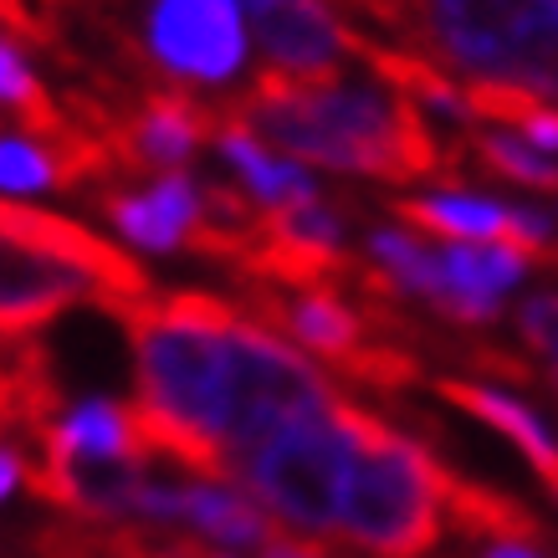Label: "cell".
I'll list each match as a JSON object with an SVG mask.
<instances>
[{"label": "cell", "mask_w": 558, "mask_h": 558, "mask_svg": "<svg viewBox=\"0 0 558 558\" xmlns=\"http://www.w3.org/2000/svg\"><path fill=\"white\" fill-rule=\"evenodd\" d=\"M87 558H201L195 538H154L144 527H83Z\"/></svg>", "instance_id": "17"}, {"label": "cell", "mask_w": 558, "mask_h": 558, "mask_svg": "<svg viewBox=\"0 0 558 558\" xmlns=\"http://www.w3.org/2000/svg\"><path fill=\"white\" fill-rule=\"evenodd\" d=\"M482 558H543L533 543H492Z\"/></svg>", "instance_id": "22"}, {"label": "cell", "mask_w": 558, "mask_h": 558, "mask_svg": "<svg viewBox=\"0 0 558 558\" xmlns=\"http://www.w3.org/2000/svg\"><path fill=\"white\" fill-rule=\"evenodd\" d=\"M400 226H415L425 236L440 241H502L508 226V205L487 201V195H457V190H440V195H400L389 201Z\"/></svg>", "instance_id": "12"}, {"label": "cell", "mask_w": 558, "mask_h": 558, "mask_svg": "<svg viewBox=\"0 0 558 558\" xmlns=\"http://www.w3.org/2000/svg\"><path fill=\"white\" fill-rule=\"evenodd\" d=\"M210 138H216L220 159L241 174V190H246L262 210H292V205L323 201L318 180H313L303 165H292V159H282V154H271L267 144H262L241 119H231L226 108H216V134Z\"/></svg>", "instance_id": "10"}, {"label": "cell", "mask_w": 558, "mask_h": 558, "mask_svg": "<svg viewBox=\"0 0 558 558\" xmlns=\"http://www.w3.org/2000/svg\"><path fill=\"white\" fill-rule=\"evenodd\" d=\"M134 68L165 87H226L246 68L241 0H138L134 26H119Z\"/></svg>", "instance_id": "6"}, {"label": "cell", "mask_w": 558, "mask_h": 558, "mask_svg": "<svg viewBox=\"0 0 558 558\" xmlns=\"http://www.w3.org/2000/svg\"><path fill=\"white\" fill-rule=\"evenodd\" d=\"M461 159H476L487 174H502L512 185H527V190H554L558 195V165L548 154H538L533 144L512 134H497V129H482V134L466 138Z\"/></svg>", "instance_id": "15"}, {"label": "cell", "mask_w": 558, "mask_h": 558, "mask_svg": "<svg viewBox=\"0 0 558 558\" xmlns=\"http://www.w3.org/2000/svg\"><path fill=\"white\" fill-rule=\"evenodd\" d=\"M26 487V446L0 440V502H11V492Z\"/></svg>", "instance_id": "19"}, {"label": "cell", "mask_w": 558, "mask_h": 558, "mask_svg": "<svg viewBox=\"0 0 558 558\" xmlns=\"http://www.w3.org/2000/svg\"><path fill=\"white\" fill-rule=\"evenodd\" d=\"M446 482L451 472L421 440L364 410L333 538L364 558H430L446 533Z\"/></svg>", "instance_id": "4"}, {"label": "cell", "mask_w": 558, "mask_h": 558, "mask_svg": "<svg viewBox=\"0 0 558 558\" xmlns=\"http://www.w3.org/2000/svg\"><path fill=\"white\" fill-rule=\"evenodd\" d=\"M548 216H554V226H558V210H548Z\"/></svg>", "instance_id": "24"}, {"label": "cell", "mask_w": 558, "mask_h": 558, "mask_svg": "<svg viewBox=\"0 0 558 558\" xmlns=\"http://www.w3.org/2000/svg\"><path fill=\"white\" fill-rule=\"evenodd\" d=\"M466 83L558 98V0H328Z\"/></svg>", "instance_id": "2"}, {"label": "cell", "mask_w": 558, "mask_h": 558, "mask_svg": "<svg viewBox=\"0 0 558 558\" xmlns=\"http://www.w3.org/2000/svg\"><path fill=\"white\" fill-rule=\"evenodd\" d=\"M180 523L205 533L216 548H267L282 533L271 512H262V502H252L236 482H216V476L180 482Z\"/></svg>", "instance_id": "11"}, {"label": "cell", "mask_w": 558, "mask_h": 558, "mask_svg": "<svg viewBox=\"0 0 558 558\" xmlns=\"http://www.w3.org/2000/svg\"><path fill=\"white\" fill-rule=\"evenodd\" d=\"M262 558H328L323 548H313V543L303 538H288V533H277V538L262 548Z\"/></svg>", "instance_id": "21"}, {"label": "cell", "mask_w": 558, "mask_h": 558, "mask_svg": "<svg viewBox=\"0 0 558 558\" xmlns=\"http://www.w3.org/2000/svg\"><path fill=\"white\" fill-rule=\"evenodd\" d=\"M226 113L298 165L369 174L389 185L436 180L457 190L466 180L461 149H440L421 108L385 83H364L343 72L333 77L256 72L252 87L236 102H226Z\"/></svg>", "instance_id": "1"}, {"label": "cell", "mask_w": 558, "mask_h": 558, "mask_svg": "<svg viewBox=\"0 0 558 558\" xmlns=\"http://www.w3.org/2000/svg\"><path fill=\"white\" fill-rule=\"evenodd\" d=\"M201 558H231V554H216V548H201Z\"/></svg>", "instance_id": "23"}, {"label": "cell", "mask_w": 558, "mask_h": 558, "mask_svg": "<svg viewBox=\"0 0 558 558\" xmlns=\"http://www.w3.org/2000/svg\"><path fill=\"white\" fill-rule=\"evenodd\" d=\"M256 47L267 57V72L288 77H333L349 57H359L354 26H343L328 0H271L252 16Z\"/></svg>", "instance_id": "7"}, {"label": "cell", "mask_w": 558, "mask_h": 558, "mask_svg": "<svg viewBox=\"0 0 558 558\" xmlns=\"http://www.w3.org/2000/svg\"><path fill=\"white\" fill-rule=\"evenodd\" d=\"M518 339L548 364V385L558 395V292H533L518 307Z\"/></svg>", "instance_id": "18"}, {"label": "cell", "mask_w": 558, "mask_h": 558, "mask_svg": "<svg viewBox=\"0 0 558 558\" xmlns=\"http://www.w3.org/2000/svg\"><path fill=\"white\" fill-rule=\"evenodd\" d=\"M446 523L487 543L543 538V518L527 502H518V497H508V492H497V487H482V482H466L457 472L446 482Z\"/></svg>", "instance_id": "13"}, {"label": "cell", "mask_w": 558, "mask_h": 558, "mask_svg": "<svg viewBox=\"0 0 558 558\" xmlns=\"http://www.w3.org/2000/svg\"><path fill=\"white\" fill-rule=\"evenodd\" d=\"M41 558H87L83 527H68V523L47 527V533H41Z\"/></svg>", "instance_id": "20"}, {"label": "cell", "mask_w": 558, "mask_h": 558, "mask_svg": "<svg viewBox=\"0 0 558 558\" xmlns=\"http://www.w3.org/2000/svg\"><path fill=\"white\" fill-rule=\"evenodd\" d=\"M369 262L389 277V288L400 298H421V303L440 307L446 298V271H440V252H430L421 236H410L400 226L369 231Z\"/></svg>", "instance_id": "14"}, {"label": "cell", "mask_w": 558, "mask_h": 558, "mask_svg": "<svg viewBox=\"0 0 558 558\" xmlns=\"http://www.w3.org/2000/svg\"><path fill=\"white\" fill-rule=\"evenodd\" d=\"M359 425H364V405L339 395L328 410L282 425L277 436L252 446L231 466V482L271 518L303 527L313 538H333L343 482L359 457Z\"/></svg>", "instance_id": "5"}, {"label": "cell", "mask_w": 558, "mask_h": 558, "mask_svg": "<svg viewBox=\"0 0 558 558\" xmlns=\"http://www.w3.org/2000/svg\"><path fill=\"white\" fill-rule=\"evenodd\" d=\"M154 298L149 271L83 220L0 201V339H32L68 307L123 318Z\"/></svg>", "instance_id": "3"}, {"label": "cell", "mask_w": 558, "mask_h": 558, "mask_svg": "<svg viewBox=\"0 0 558 558\" xmlns=\"http://www.w3.org/2000/svg\"><path fill=\"white\" fill-rule=\"evenodd\" d=\"M98 210L113 220L129 246L154 256H170L190 246V231L201 226L205 205H201V180H190L185 170L154 174L144 190H98Z\"/></svg>", "instance_id": "8"}, {"label": "cell", "mask_w": 558, "mask_h": 558, "mask_svg": "<svg viewBox=\"0 0 558 558\" xmlns=\"http://www.w3.org/2000/svg\"><path fill=\"white\" fill-rule=\"evenodd\" d=\"M430 389H436L446 405H457L461 415H472V421H482L502 440H512V446L523 451L527 466L538 472L543 487L558 497V430H548V421H543L538 410L523 405V400L508 395V389L487 385V379H457V374H440V379H430Z\"/></svg>", "instance_id": "9"}, {"label": "cell", "mask_w": 558, "mask_h": 558, "mask_svg": "<svg viewBox=\"0 0 558 558\" xmlns=\"http://www.w3.org/2000/svg\"><path fill=\"white\" fill-rule=\"evenodd\" d=\"M0 190L36 195V190H72L68 159L26 134H0Z\"/></svg>", "instance_id": "16"}]
</instances>
